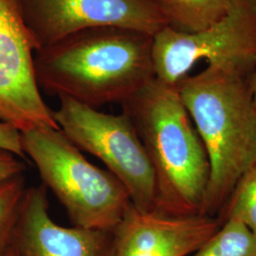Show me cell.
<instances>
[{"mask_svg": "<svg viewBox=\"0 0 256 256\" xmlns=\"http://www.w3.org/2000/svg\"><path fill=\"white\" fill-rule=\"evenodd\" d=\"M37 50L18 0H0V122L21 133L59 128L36 82L34 57Z\"/></svg>", "mask_w": 256, "mask_h": 256, "instance_id": "8", "label": "cell"}, {"mask_svg": "<svg viewBox=\"0 0 256 256\" xmlns=\"http://www.w3.org/2000/svg\"><path fill=\"white\" fill-rule=\"evenodd\" d=\"M22 148L75 227L113 232L132 205L124 185L90 162L60 128L21 133Z\"/></svg>", "mask_w": 256, "mask_h": 256, "instance_id": "4", "label": "cell"}, {"mask_svg": "<svg viewBox=\"0 0 256 256\" xmlns=\"http://www.w3.org/2000/svg\"><path fill=\"white\" fill-rule=\"evenodd\" d=\"M167 25L182 32H196L223 18L236 0H153Z\"/></svg>", "mask_w": 256, "mask_h": 256, "instance_id": "11", "label": "cell"}, {"mask_svg": "<svg viewBox=\"0 0 256 256\" xmlns=\"http://www.w3.org/2000/svg\"><path fill=\"white\" fill-rule=\"evenodd\" d=\"M113 232L64 227L50 214L44 184L27 188L12 245L21 256H112Z\"/></svg>", "mask_w": 256, "mask_h": 256, "instance_id": "10", "label": "cell"}, {"mask_svg": "<svg viewBox=\"0 0 256 256\" xmlns=\"http://www.w3.org/2000/svg\"><path fill=\"white\" fill-rule=\"evenodd\" d=\"M190 256H256V238L240 221L226 218L220 230Z\"/></svg>", "mask_w": 256, "mask_h": 256, "instance_id": "12", "label": "cell"}, {"mask_svg": "<svg viewBox=\"0 0 256 256\" xmlns=\"http://www.w3.org/2000/svg\"><path fill=\"white\" fill-rule=\"evenodd\" d=\"M247 75L207 66L176 84L209 160L203 214L218 210L256 164V104Z\"/></svg>", "mask_w": 256, "mask_h": 256, "instance_id": "3", "label": "cell"}, {"mask_svg": "<svg viewBox=\"0 0 256 256\" xmlns=\"http://www.w3.org/2000/svg\"><path fill=\"white\" fill-rule=\"evenodd\" d=\"M0 150L10 152L24 160H26L22 148L21 132L14 126L3 122H0Z\"/></svg>", "mask_w": 256, "mask_h": 256, "instance_id": "15", "label": "cell"}, {"mask_svg": "<svg viewBox=\"0 0 256 256\" xmlns=\"http://www.w3.org/2000/svg\"><path fill=\"white\" fill-rule=\"evenodd\" d=\"M226 218H234L256 238V164L238 182L230 194Z\"/></svg>", "mask_w": 256, "mask_h": 256, "instance_id": "14", "label": "cell"}, {"mask_svg": "<svg viewBox=\"0 0 256 256\" xmlns=\"http://www.w3.org/2000/svg\"><path fill=\"white\" fill-rule=\"evenodd\" d=\"M152 36L122 28L82 30L36 52L40 90L84 106L128 100L155 78Z\"/></svg>", "mask_w": 256, "mask_h": 256, "instance_id": "1", "label": "cell"}, {"mask_svg": "<svg viewBox=\"0 0 256 256\" xmlns=\"http://www.w3.org/2000/svg\"><path fill=\"white\" fill-rule=\"evenodd\" d=\"M1 256H21L18 252V250L16 248V247L12 244L9 248L2 254Z\"/></svg>", "mask_w": 256, "mask_h": 256, "instance_id": "17", "label": "cell"}, {"mask_svg": "<svg viewBox=\"0 0 256 256\" xmlns=\"http://www.w3.org/2000/svg\"><path fill=\"white\" fill-rule=\"evenodd\" d=\"M18 3L38 50L90 28H122L153 36L167 26L153 0H18Z\"/></svg>", "mask_w": 256, "mask_h": 256, "instance_id": "7", "label": "cell"}, {"mask_svg": "<svg viewBox=\"0 0 256 256\" xmlns=\"http://www.w3.org/2000/svg\"><path fill=\"white\" fill-rule=\"evenodd\" d=\"M120 104L154 170L156 210L174 216L203 214L209 160L176 86L153 78Z\"/></svg>", "mask_w": 256, "mask_h": 256, "instance_id": "2", "label": "cell"}, {"mask_svg": "<svg viewBox=\"0 0 256 256\" xmlns=\"http://www.w3.org/2000/svg\"><path fill=\"white\" fill-rule=\"evenodd\" d=\"M220 227L207 214L174 216L131 205L113 230L112 256H190Z\"/></svg>", "mask_w": 256, "mask_h": 256, "instance_id": "9", "label": "cell"}, {"mask_svg": "<svg viewBox=\"0 0 256 256\" xmlns=\"http://www.w3.org/2000/svg\"><path fill=\"white\" fill-rule=\"evenodd\" d=\"M254 2H256V0H254Z\"/></svg>", "mask_w": 256, "mask_h": 256, "instance_id": "19", "label": "cell"}, {"mask_svg": "<svg viewBox=\"0 0 256 256\" xmlns=\"http://www.w3.org/2000/svg\"><path fill=\"white\" fill-rule=\"evenodd\" d=\"M151 58L156 79L171 86L202 60L248 74L256 66V2L236 0L223 18L196 32L165 26L152 36Z\"/></svg>", "mask_w": 256, "mask_h": 256, "instance_id": "6", "label": "cell"}, {"mask_svg": "<svg viewBox=\"0 0 256 256\" xmlns=\"http://www.w3.org/2000/svg\"><path fill=\"white\" fill-rule=\"evenodd\" d=\"M250 88H252V97H254V100L256 102V72L252 81H250Z\"/></svg>", "mask_w": 256, "mask_h": 256, "instance_id": "18", "label": "cell"}, {"mask_svg": "<svg viewBox=\"0 0 256 256\" xmlns=\"http://www.w3.org/2000/svg\"><path fill=\"white\" fill-rule=\"evenodd\" d=\"M54 111L57 126L75 146L100 160L128 191L133 207L156 210L154 170L128 115L108 114L61 97Z\"/></svg>", "mask_w": 256, "mask_h": 256, "instance_id": "5", "label": "cell"}, {"mask_svg": "<svg viewBox=\"0 0 256 256\" xmlns=\"http://www.w3.org/2000/svg\"><path fill=\"white\" fill-rule=\"evenodd\" d=\"M23 160L18 156L0 150V184L24 174L27 167Z\"/></svg>", "mask_w": 256, "mask_h": 256, "instance_id": "16", "label": "cell"}, {"mask_svg": "<svg viewBox=\"0 0 256 256\" xmlns=\"http://www.w3.org/2000/svg\"><path fill=\"white\" fill-rule=\"evenodd\" d=\"M26 190L24 174L0 184V256L12 244L14 230Z\"/></svg>", "mask_w": 256, "mask_h": 256, "instance_id": "13", "label": "cell"}]
</instances>
